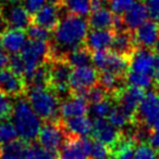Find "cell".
Returning <instances> with one entry per match:
<instances>
[{
    "instance_id": "obj_1",
    "label": "cell",
    "mask_w": 159,
    "mask_h": 159,
    "mask_svg": "<svg viewBox=\"0 0 159 159\" xmlns=\"http://www.w3.org/2000/svg\"><path fill=\"white\" fill-rule=\"evenodd\" d=\"M89 27V21L82 16L66 14L53 31L52 40L49 42V61L64 58L71 50L85 45Z\"/></svg>"
},
{
    "instance_id": "obj_2",
    "label": "cell",
    "mask_w": 159,
    "mask_h": 159,
    "mask_svg": "<svg viewBox=\"0 0 159 159\" xmlns=\"http://www.w3.org/2000/svg\"><path fill=\"white\" fill-rule=\"evenodd\" d=\"M12 120L21 139L30 143L38 137L43 124L27 99L18 98L14 104Z\"/></svg>"
},
{
    "instance_id": "obj_3",
    "label": "cell",
    "mask_w": 159,
    "mask_h": 159,
    "mask_svg": "<svg viewBox=\"0 0 159 159\" xmlns=\"http://www.w3.org/2000/svg\"><path fill=\"white\" fill-rule=\"evenodd\" d=\"M26 99L37 116L45 121L60 120V97L49 87L27 89Z\"/></svg>"
},
{
    "instance_id": "obj_4",
    "label": "cell",
    "mask_w": 159,
    "mask_h": 159,
    "mask_svg": "<svg viewBox=\"0 0 159 159\" xmlns=\"http://www.w3.org/2000/svg\"><path fill=\"white\" fill-rule=\"evenodd\" d=\"M73 68L64 58L49 61V89H51L60 99L71 95L70 79Z\"/></svg>"
},
{
    "instance_id": "obj_5",
    "label": "cell",
    "mask_w": 159,
    "mask_h": 159,
    "mask_svg": "<svg viewBox=\"0 0 159 159\" xmlns=\"http://www.w3.org/2000/svg\"><path fill=\"white\" fill-rule=\"evenodd\" d=\"M49 55H50L49 42H37L30 39L25 44L21 51V57L23 58L26 66V73L24 75L25 81L38 66L49 61Z\"/></svg>"
},
{
    "instance_id": "obj_6",
    "label": "cell",
    "mask_w": 159,
    "mask_h": 159,
    "mask_svg": "<svg viewBox=\"0 0 159 159\" xmlns=\"http://www.w3.org/2000/svg\"><path fill=\"white\" fill-rule=\"evenodd\" d=\"M93 63L98 71H109L120 76H126L130 69V58L113 52L100 50L93 52Z\"/></svg>"
},
{
    "instance_id": "obj_7",
    "label": "cell",
    "mask_w": 159,
    "mask_h": 159,
    "mask_svg": "<svg viewBox=\"0 0 159 159\" xmlns=\"http://www.w3.org/2000/svg\"><path fill=\"white\" fill-rule=\"evenodd\" d=\"M135 122L152 130L159 124V92L156 89L145 94L135 116Z\"/></svg>"
},
{
    "instance_id": "obj_8",
    "label": "cell",
    "mask_w": 159,
    "mask_h": 159,
    "mask_svg": "<svg viewBox=\"0 0 159 159\" xmlns=\"http://www.w3.org/2000/svg\"><path fill=\"white\" fill-rule=\"evenodd\" d=\"M38 144L47 149L58 152L66 139H68L66 130L61 123V119L58 121H46L42 125L39 135H38Z\"/></svg>"
},
{
    "instance_id": "obj_9",
    "label": "cell",
    "mask_w": 159,
    "mask_h": 159,
    "mask_svg": "<svg viewBox=\"0 0 159 159\" xmlns=\"http://www.w3.org/2000/svg\"><path fill=\"white\" fill-rule=\"evenodd\" d=\"M145 93L143 89H139L133 85H125L117 94L112 96L113 102H117L118 106L125 111V113L130 118H132L135 122V116L139 110V104L143 100Z\"/></svg>"
},
{
    "instance_id": "obj_10",
    "label": "cell",
    "mask_w": 159,
    "mask_h": 159,
    "mask_svg": "<svg viewBox=\"0 0 159 159\" xmlns=\"http://www.w3.org/2000/svg\"><path fill=\"white\" fill-rule=\"evenodd\" d=\"M99 81V73L92 66L73 68L70 79L71 94L82 95L86 89L95 86Z\"/></svg>"
},
{
    "instance_id": "obj_11",
    "label": "cell",
    "mask_w": 159,
    "mask_h": 159,
    "mask_svg": "<svg viewBox=\"0 0 159 159\" xmlns=\"http://www.w3.org/2000/svg\"><path fill=\"white\" fill-rule=\"evenodd\" d=\"M92 139L68 135L59 150V159H89Z\"/></svg>"
},
{
    "instance_id": "obj_12",
    "label": "cell",
    "mask_w": 159,
    "mask_h": 159,
    "mask_svg": "<svg viewBox=\"0 0 159 159\" xmlns=\"http://www.w3.org/2000/svg\"><path fill=\"white\" fill-rule=\"evenodd\" d=\"M0 91L12 98H21L27 92V84L23 76L10 68L0 70Z\"/></svg>"
},
{
    "instance_id": "obj_13",
    "label": "cell",
    "mask_w": 159,
    "mask_h": 159,
    "mask_svg": "<svg viewBox=\"0 0 159 159\" xmlns=\"http://www.w3.org/2000/svg\"><path fill=\"white\" fill-rule=\"evenodd\" d=\"M1 12L10 29L25 30L32 24V16L27 12L24 6L9 5L1 7Z\"/></svg>"
},
{
    "instance_id": "obj_14",
    "label": "cell",
    "mask_w": 159,
    "mask_h": 159,
    "mask_svg": "<svg viewBox=\"0 0 159 159\" xmlns=\"http://www.w3.org/2000/svg\"><path fill=\"white\" fill-rule=\"evenodd\" d=\"M89 111V102L83 96L71 94L69 97L64 98L60 104L59 115L60 119L66 120L71 118L86 116Z\"/></svg>"
},
{
    "instance_id": "obj_15",
    "label": "cell",
    "mask_w": 159,
    "mask_h": 159,
    "mask_svg": "<svg viewBox=\"0 0 159 159\" xmlns=\"http://www.w3.org/2000/svg\"><path fill=\"white\" fill-rule=\"evenodd\" d=\"M94 139L107 145L111 148L122 135V131L118 130L109 121L105 119H95L93 121V131H92Z\"/></svg>"
},
{
    "instance_id": "obj_16",
    "label": "cell",
    "mask_w": 159,
    "mask_h": 159,
    "mask_svg": "<svg viewBox=\"0 0 159 159\" xmlns=\"http://www.w3.org/2000/svg\"><path fill=\"white\" fill-rule=\"evenodd\" d=\"M60 13H61V7L55 3H49L42 8L34 16H32V24L39 25L44 29L53 32L57 29L60 20Z\"/></svg>"
},
{
    "instance_id": "obj_17",
    "label": "cell",
    "mask_w": 159,
    "mask_h": 159,
    "mask_svg": "<svg viewBox=\"0 0 159 159\" xmlns=\"http://www.w3.org/2000/svg\"><path fill=\"white\" fill-rule=\"evenodd\" d=\"M134 38L137 47L152 49L155 47L159 38V22L157 21H146L134 32Z\"/></svg>"
},
{
    "instance_id": "obj_18",
    "label": "cell",
    "mask_w": 159,
    "mask_h": 159,
    "mask_svg": "<svg viewBox=\"0 0 159 159\" xmlns=\"http://www.w3.org/2000/svg\"><path fill=\"white\" fill-rule=\"evenodd\" d=\"M155 56L156 55L150 49L139 47L130 58V69H129V71L143 73V74H148L152 76V74H154Z\"/></svg>"
},
{
    "instance_id": "obj_19",
    "label": "cell",
    "mask_w": 159,
    "mask_h": 159,
    "mask_svg": "<svg viewBox=\"0 0 159 159\" xmlns=\"http://www.w3.org/2000/svg\"><path fill=\"white\" fill-rule=\"evenodd\" d=\"M26 36L24 30L20 29H7L3 32L0 38L2 49L11 55H16L20 51H22L23 47L26 44Z\"/></svg>"
},
{
    "instance_id": "obj_20",
    "label": "cell",
    "mask_w": 159,
    "mask_h": 159,
    "mask_svg": "<svg viewBox=\"0 0 159 159\" xmlns=\"http://www.w3.org/2000/svg\"><path fill=\"white\" fill-rule=\"evenodd\" d=\"M110 48L112 49L113 52L131 58V56L139 47L135 42L133 32L129 30H123V31L115 32V37H113Z\"/></svg>"
},
{
    "instance_id": "obj_21",
    "label": "cell",
    "mask_w": 159,
    "mask_h": 159,
    "mask_svg": "<svg viewBox=\"0 0 159 159\" xmlns=\"http://www.w3.org/2000/svg\"><path fill=\"white\" fill-rule=\"evenodd\" d=\"M115 31L113 30H92L85 39V46L91 51L107 50L111 47Z\"/></svg>"
},
{
    "instance_id": "obj_22",
    "label": "cell",
    "mask_w": 159,
    "mask_h": 159,
    "mask_svg": "<svg viewBox=\"0 0 159 159\" xmlns=\"http://www.w3.org/2000/svg\"><path fill=\"white\" fill-rule=\"evenodd\" d=\"M148 16L149 14H148L145 3L139 1V2H135L131 8H129L122 16H123L126 30L134 32L137 27H139L144 22L147 21Z\"/></svg>"
},
{
    "instance_id": "obj_23",
    "label": "cell",
    "mask_w": 159,
    "mask_h": 159,
    "mask_svg": "<svg viewBox=\"0 0 159 159\" xmlns=\"http://www.w3.org/2000/svg\"><path fill=\"white\" fill-rule=\"evenodd\" d=\"M61 123L66 134L70 136L87 137L93 131V122L86 116L71 118L66 121L61 120Z\"/></svg>"
},
{
    "instance_id": "obj_24",
    "label": "cell",
    "mask_w": 159,
    "mask_h": 159,
    "mask_svg": "<svg viewBox=\"0 0 159 159\" xmlns=\"http://www.w3.org/2000/svg\"><path fill=\"white\" fill-rule=\"evenodd\" d=\"M30 143L23 139H16L0 147V159H31Z\"/></svg>"
},
{
    "instance_id": "obj_25",
    "label": "cell",
    "mask_w": 159,
    "mask_h": 159,
    "mask_svg": "<svg viewBox=\"0 0 159 159\" xmlns=\"http://www.w3.org/2000/svg\"><path fill=\"white\" fill-rule=\"evenodd\" d=\"M89 25L92 30H113L115 14L107 8L93 10V13L89 16Z\"/></svg>"
},
{
    "instance_id": "obj_26",
    "label": "cell",
    "mask_w": 159,
    "mask_h": 159,
    "mask_svg": "<svg viewBox=\"0 0 159 159\" xmlns=\"http://www.w3.org/2000/svg\"><path fill=\"white\" fill-rule=\"evenodd\" d=\"M64 59L70 63L72 68L85 66H89V63L93 62V53L85 45H83L66 53Z\"/></svg>"
},
{
    "instance_id": "obj_27",
    "label": "cell",
    "mask_w": 159,
    "mask_h": 159,
    "mask_svg": "<svg viewBox=\"0 0 159 159\" xmlns=\"http://www.w3.org/2000/svg\"><path fill=\"white\" fill-rule=\"evenodd\" d=\"M68 14L77 16H87L92 9V0H64L60 6Z\"/></svg>"
},
{
    "instance_id": "obj_28",
    "label": "cell",
    "mask_w": 159,
    "mask_h": 159,
    "mask_svg": "<svg viewBox=\"0 0 159 159\" xmlns=\"http://www.w3.org/2000/svg\"><path fill=\"white\" fill-rule=\"evenodd\" d=\"M108 121L120 131L122 129L126 128V126H131L133 123H135L134 120L129 117L125 113V111L122 110L119 106H113V108L111 109L110 113L108 116Z\"/></svg>"
},
{
    "instance_id": "obj_29",
    "label": "cell",
    "mask_w": 159,
    "mask_h": 159,
    "mask_svg": "<svg viewBox=\"0 0 159 159\" xmlns=\"http://www.w3.org/2000/svg\"><path fill=\"white\" fill-rule=\"evenodd\" d=\"M18 131L14 126L13 122L8 120L0 121V147L18 139Z\"/></svg>"
},
{
    "instance_id": "obj_30",
    "label": "cell",
    "mask_w": 159,
    "mask_h": 159,
    "mask_svg": "<svg viewBox=\"0 0 159 159\" xmlns=\"http://www.w3.org/2000/svg\"><path fill=\"white\" fill-rule=\"evenodd\" d=\"M113 108V99L109 96L108 98L102 100L96 104H92L89 107V111L95 117V119H104L108 117L111 109Z\"/></svg>"
},
{
    "instance_id": "obj_31",
    "label": "cell",
    "mask_w": 159,
    "mask_h": 159,
    "mask_svg": "<svg viewBox=\"0 0 159 159\" xmlns=\"http://www.w3.org/2000/svg\"><path fill=\"white\" fill-rule=\"evenodd\" d=\"M126 82L130 85L145 89L152 85V76L148 74H143V73L129 71L126 74Z\"/></svg>"
},
{
    "instance_id": "obj_32",
    "label": "cell",
    "mask_w": 159,
    "mask_h": 159,
    "mask_svg": "<svg viewBox=\"0 0 159 159\" xmlns=\"http://www.w3.org/2000/svg\"><path fill=\"white\" fill-rule=\"evenodd\" d=\"M26 34L31 40H37V42H50L51 33L49 30L44 29L36 24H31L26 29Z\"/></svg>"
},
{
    "instance_id": "obj_33",
    "label": "cell",
    "mask_w": 159,
    "mask_h": 159,
    "mask_svg": "<svg viewBox=\"0 0 159 159\" xmlns=\"http://www.w3.org/2000/svg\"><path fill=\"white\" fill-rule=\"evenodd\" d=\"M89 159H112L110 148L105 144L92 139Z\"/></svg>"
},
{
    "instance_id": "obj_34",
    "label": "cell",
    "mask_w": 159,
    "mask_h": 159,
    "mask_svg": "<svg viewBox=\"0 0 159 159\" xmlns=\"http://www.w3.org/2000/svg\"><path fill=\"white\" fill-rule=\"evenodd\" d=\"M81 96L85 98L87 100V102L89 104H96V102H99L102 100L106 99L109 97V94L102 89L100 85H95V86L91 87V89H86L84 93Z\"/></svg>"
},
{
    "instance_id": "obj_35",
    "label": "cell",
    "mask_w": 159,
    "mask_h": 159,
    "mask_svg": "<svg viewBox=\"0 0 159 159\" xmlns=\"http://www.w3.org/2000/svg\"><path fill=\"white\" fill-rule=\"evenodd\" d=\"M14 105L11 102V97L2 91H0V119L9 120L12 118Z\"/></svg>"
},
{
    "instance_id": "obj_36",
    "label": "cell",
    "mask_w": 159,
    "mask_h": 159,
    "mask_svg": "<svg viewBox=\"0 0 159 159\" xmlns=\"http://www.w3.org/2000/svg\"><path fill=\"white\" fill-rule=\"evenodd\" d=\"M134 159H159V152L146 143L139 144L135 149Z\"/></svg>"
},
{
    "instance_id": "obj_37",
    "label": "cell",
    "mask_w": 159,
    "mask_h": 159,
    "mask_svg": "<svg viewBox=\"0 0 159 159\" xmlns=\"http://www.w3.org/2000/svg\"><path fill=\"white\" fill-rule=\"evenodd\" d=\"M31 159H59L57 152L47 149L39 144L32 145L31 148Z\"/></svg>"
},
{
    "instance_id": "obj_38",
    "label": "cell",
    "mask_w": 159,
    "mask_h": 159,
    "mask_svg": "<svg viewBox=\"0 0 159 159\" xmlns=\"http://www.w3.org/2000/svg\"><path fill=\"white\" fill-rule=\"evenodd\" d=\"M135 1L136 0H108V6H110V9L113 13L121 16L134 5Z\"/></svg>"
},
{
    "instance_id": "obj_39",
    "label": "cell",
    "mask_w": 159,
    "mask_h": 159,
    "mask_svg": "<svg viewBox=\"0 0 159 159\" xmlns=\"http://www.w3.org/2000/svg\"><path fill=\"white\" fill-rule=\"evenodd\" d=\"M9 68L11 69L13 72H16V74L21 75L24 77L25 73H26V66L25 62L23 60V58L21 57V55H13L9 59Z\"/></svg>"
},
{
    "instance_id": "obj_40",
    "label": "cell",
    "mask_w": 159,
    "mask_h": 159,
    "mask_svg": "<svg viewBox=\"0 0 159 159\" xmlns=\"http://www.w3.org/2000/svg\"><path fill=\"white\" fill-rule=\"evenodd\" d=\"M47 0H23L24 8L27 10L31 16H34L36 12H38L44 6H46Z\"/></svg>"
},
{
    "instance_id": "obj_41",
    "label": "cell",
    "mask_w": 159,
    "mask_h": 159,
    "mask_svg": "<svg viewBox=\"0 0 159 159\" xmlns=\"http://www.w3.org/2000/svg\"><path fill=\"white\" fill-rule=\"evenodd\" d=\"M145 6L150 18L159 22V0H145Z\"/></svg>"
},
{
    "instance_id": "obj_42",
    "label": "cell",
    "mask_w": 159,
    "mask_h": 159,
    "mask_svg": "<svg viewBox=\"0 0 159 159\" xmlns=\"http://www.w3.org/2000/svg\"><path fill=\"white\" fill-rule=\"evenodd\" d=\"M148 142H149L152 147H154L155 149L159 152V124L152 130V134H150Z\"/></svg>"
},
{
    "instance_id": "obj_43",
    "label": "cell",
    "mask_w": 159,
    "mask_h": 159,
    "mask_svg": "<svg viewBox=\"0 0 159 159\" xmlns=\"http://www.w3.org/2000/svg\"><path fill=\"white\" fill-rule=\"evenodd\" d=\"M152 77L155 80V84H156V87L159 86V55L155 56V63H154V74H152Z\"/></svg>"
},
{
    "instance_id": "obj_44",
    "label": "cell",
    "mask_w": 159,
    "mask_h": 159,
    "mask_svg": "<svg viewBox=\"0 0 159 159\" xmlns=\"http://www.w3.org/2000/svg\"><path fill=\"white\" fill-rule=\"evenodd\" d=\"M9 59L10 58L7 56V53L3 52L2 50H0V70L6 68V64L9 63Z\"/></svg>"
},
{
    "instance_id": "obj_45",
    "label": "cell",
    "mask_w": 159,
    "mask_h": 159,
    "mask_svg": "<svg viewBox=\"0 0 159 159\" xmlns=\"http://www.w3.org/2000/svg\"><path fill=\"white\" fill-rule=\"evenodd\" d=\"M8 29V25L6 23V20L2 16V12H1V8H0V35Z\"/></svg>"
},
{
    "instance_id": "obj_46",
    "label": "cell",
    "mask_w": 159,
    "mask_h": 159,
    "mask_svg": "<svg viewBox=\"0 0 159 159\" xmlns=\"http://www.w3.org/2000/svg\"><path fill=\"white\" fill-rule=\"evenodd\" d=\"M63 1L64 0H50L51 3H55V5H57V6H61Z\"/></svg>"
},
{
    "instance_id": "obj_47",
    "label": "cell",
    "mask_w": 159,
    "mask_h": 159,
    "mask_svg": "<svg viewBox=\"0 0 159 159\" xmlns=\"http://www.w3.org/2000/svg\"><path fill=\"white\" fill-rule=\"evenodd\" d=\"M154 49H155V52H156L157 55H159V38H158V40H157L156 45H155Z\"/></svg>"
},
{
    "instance_id": "obj_48",
    "label": "cell",
    "mask_w": 159,
    "mask_h": 159,
    "mask_svg": "<svg viewBox=\"0 0 159 159\" xmlns=\"http://www.w3.org/2000/svg\"><path fill=\"white\" fill-rule=\"evenodd\" d=\"M155 89H157V91H158V92H159V86H158V87H155Z\"/></svg>"
},
{
    "instance_id": "obj_49",
    "label": "cell",
    "mask_w": 159,
    "mask_h": 159,
    "mask_svg": "<svg viewBox=\"0 0 159 159\" xmlns=\"http://www.w3.org/2000/svg\"><path fill=\"white\" fill-rule=\"evenodd\" d=\"M0 8H1V5H0Z\"/></svg>"
}]
</instances>
